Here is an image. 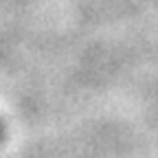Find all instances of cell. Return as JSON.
Returning <instances> with one entry per match:
<instances>
[{"label": "cell", "mask_w": 158, "mask_h": 158, "mask_svg": "<svg viewBox=\"0 0 158 158\" xmlns=\"http://www.w3.org/2000/svg\"><path fill=\"white\" fill-rule=\"evenodd\" d=\"M5 134H7V127H5V121L0 118V143L5 141Z\"/></svg>", "instance_id": "cell-1"}]
</instances>
